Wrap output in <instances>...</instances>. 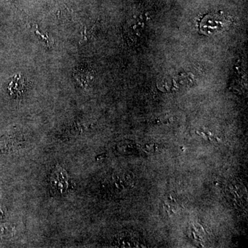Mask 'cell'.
Segmentation results:
<instances>
[{
    "label": "cell",
    "mask_w": 248,
    "mask_h": 248,
    "mask_svg": "<svg viewBox=\"0 0 248 248\" xmlns=\"http://www.w3.org/2000/svg\"><path fill=\"white\" fill-rule=\"evenodd\" d=\"M50 192L55 195H63L68 190V174L60 166H56L50 176Z\"/></svg>",
    "instance_id": "6da1fadb"
},
{
    "label": "cell",
    "mask_w": 248,
    "mask_h": 248,
    "mask_svg": "<svg viewBox=\"0 0 248 248\" xmlns=\"http://www.w3.org/2000/svg\"><path fill=\"white\" fill-rule=\"evenodd\" d=\"M11 94H19L23 91V85L20 81V75H16L9 86Z\"/></svg>",
    "instance_id": "7a4b0ae2"
}]
</instances>
